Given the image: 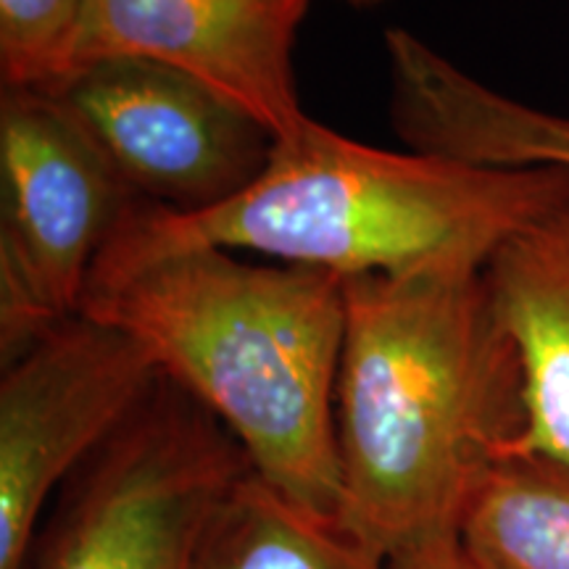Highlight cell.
Here are the masks:
<instances>
[{"label": "cell", "instance_id": "1", "mask_svg": "<svg viewBox=\"0 0 569 569\" xmlns=\"http://www.w3.org/2000/svg\"><path fill=\"white\" fill-rule=\"evenodd\" d=\"M338 522L380 557L459 536L525 430V375L486 269L346 277Z\"/></svg>", "mask_w": 569, "mask_h": 569}, {"label": "cell", "instance_id": "2", "mask_svg": "<svg viewBox=\"0 0 569 569\" xmlns=\"http://www.w3.org/2000/svg\"><path fill=\"white\" fill-rule=\"evenodd\" d=\"M77 315L132 336L163 377L222 419L259 478L338 519L343 274L180 248L92 269Z\"/></svg>", "mask_w": 569, "mask_h": 569}, {"label": "cell", "instance_id": "3", "mask_svg": "<svg viewBox=\"0 0 569 569\" xmlns=\"http://www.w3.org/2000/svg\"><path fill=\"white\" fill-rule=\"evenodd\" d=\"M569 196V169H493L365 146L306 119L259 180L206 211L134 198L92 269L180 248L259 251L343 277L486 269L498 246Z\"/></svg>", "mask_w": 569, "mask_h": 569}, {"label": "cell", "instance_id": "4", "mask_svg": "<svg viewBox=\"0 0 569 569\" xmlns=\"http://www.w3.org/2000/svg\"><path fill=\"white\" fill-rule=\"evenodd\" d=\"M251 469L222 419L161 375L63 482L21 569H196L213 515Z\"/></svg>", "mask_w": 569, "mask_h": 569}, {"label": "cell", "instance_id": "5", "mask_svg": "<svg viewBox=\"0 0 569 569\" xmlns=\"http://www.w3.org/2000/svg\"><path fill=\"white\" fill-rule=\"evenodd\" d=\"M161 372L119 327L69 317L0 377V569H21L48 501Z\"/></svg>", "mask_w": 569, "mask_h": 569}, {"label": "cell", "instance_id": "6", "mask_svg": "<svg viewBox=\"0 0 569 569\" xmlns=\"http://www.w3.org/2000/svg\"><path fill=\"white\" fill-rule=\"evenodd\" d=\"M53 96L134 198L193 213L259 180L274 134L193 74L151 59H101Z\"/></svg>", "mask_w": 569, "mask_h": 569}, {"label": "cell", "instance_id": "7", "mask_svg": "<svg viewBox=\"0 0 569 569\" xmlns=\"http://www.w3.org/2000/svg\"><path fill=\"white\" fill-rule=\"evenodd\" d=\"M0 172V274L17 280L53 325L67 322L134 196L46 92L3 90Z\"/></svg>", "mask_w": 569, "mask_h": 569}, {"label": "cell", "instance_id": "8", "mask_svg": "<svg viewBox=\"0 0 569 569\" xmlns=\"http://www.w3.org/2000/svg\"><path fill=\"white\" fill-rule=\"evenodd\" d=\"M311 0H88L77 69L151 59L193 74L274 138L306 124L293 46Z\"/></svg>", "mask_w": 569, "mask_h": 569}, {"label": "cell", "instance_id": "9", "mask_svg": "<svg viewBox=\"0 0 569 569\" xmlns=\"http://www.w3.org/2000/svg\"><path fill=\"white\" fill-rule=\"evenodd\" d=\"M388 113L409 151L469 167L569 169V117L503 96L415 32H386Z\"/></svg>", "mask_w": 569, "mask_h": 569}, {"label": "cell", "instance_id": "10", "mask_svg": "<svg viewBox=\"0 0 569 569\" xmlns=\"http://www.w3.org/2000/svg\"><path fill=\"white\" fill-rule=\"evenodd\" d=\"M486 280L525 375V430L509 453L569 465V196L498 246Z\"/></svg>", "mask_w": 569, "mask_h": 569}, {"label": "cell", "instance_id": "11", "mask_svg": "<svg viewBox=\"0 0 569 569\" xmlns=\"http://www.w3.org/2000/svg\"><path fill=\"white\" fill-rule=\"evenodd\" d=\"M336 517L301 507L248 472L213 515L196 569H386Z\"/></svg>", "mask_w": 569, "mask_h": 569}, {"label": "cell", "instance_id": "12", "mask_svg": "<svg viewBox=\"0 0 569 569\" xmlns=\"http://www.w3.org/2000/svg\"><path fill=\"white\" fill-rule=\"evenodd\" d=\"M459 538L486 569H569V465L522 451L498 459Z\"/></svg>", "mask_w": 569, "mask_h": 569}, {"label": "cell", "instance_id": "13", "mask_svg": "<svg viewBox=\"0 0 569 569\" xmlns=\"http://www.w3.org/2000/svg\"><path fill=\"white\" fill-rule=\"evenodd\" d=\"M88 0H0L3 90L53 92L77 71Z\"/></svg>", "mask_w": 569, "mask_h": 569}, {"label": "cell", "instance_id": "14", "mask_svg": "<svg viewBox=\"0 0 569 569\" xmlns=\"http://www.w3.org/2000/svg\"><path fill=\"white\" fill-rule=\"evenodd\" d=\"M386 569H486L465 549L459 536L430 540L386 561Z\"/></svg>", "mask_w": 569, "mask_h": 569}, {"label": "cell", "instance_id": "15", "mask_svg": "<svg viewBox=\"0 0 569 569\" xmlns=\"http://www.w3.org/2000/svg\"><path fill=\"white\" fill-rule=\"evenodd\" d=\"M340 3L351 6V9H359V11H365V9H377V6L388 3V0H340Z\"/></svg>", "mask_w": 569, "mask_h": 569}]
</instances>
